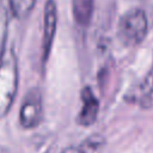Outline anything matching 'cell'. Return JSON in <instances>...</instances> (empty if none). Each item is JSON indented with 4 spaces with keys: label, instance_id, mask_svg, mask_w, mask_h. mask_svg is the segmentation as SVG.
<instances>
[{
    "label": "cell",
    "instance_id": "cell-1",
    "mask_svg": "<svg viewBox=\"0 0 153 153\" xmlns=\"http://www.w3.org/2000/svg\"><path fill=\"white\" fill-rule=\"evenodd\" d=\"M18 88V63L13 49H8L0 59V118L7 115Z\"/></svg>",
    "mask_w": 153,
    "mask_h": 153
},
{
    "label": "cell",
    "instance_id": "cell-2",
    "mask_svg": "<svg viewBox=\"0 0 153 153\" xmlns=\"http://www.w3.org/2000/svg\"><path fill=\"white\" fill-rule=\"evenodd\" d=\"M147 31L148 20L146 13L141 8H131L121 17L117 36L123 45L135 47L146 38Z\"/></svg>",
    "mask_w": 153,
    "mask_h": 153
},
{
    "label": "cell",
    "instance_id": "cell-3",
    "mask_svg": "<svg viewBox=\"0 0 153 153\" xmlns=\"http://www.w3.org/2000/svg\"><path fill=\"white\" fill-rule=\"evenodd\" d=\"M43 118V103L41 91L35 87L31 88L23 99L20 111H19V122L23 128L32 129L37 127Z\"/></svg>",
    "mask_w": 153,
    "mask_h": 153
},
{
    "label": "cell",
    "instance_id": "cell-4",
    "mask_svg": "<svg viewBox=\"0 0 153 153\" xmlns=\"http://www.w3.org/2000/svg\"><path fill=\"white\" fill-rule=\"evenodd\" d=\"M56 24H57V11H56V4L54 0H47L44 5V24H43V54L42 59L43 62H45L49 57L51 44L54 41L55 31H56Z\"/></svg>",
    "mask_w": 153,
    "mask_h": 153
},
{
    "label": "cell",
    "instance_id": "cell-5",
    "mask_svg": "<svg viewBox=\"0 0 153 153\" xmlns=\"http://www.w3.org/2000/svg\"><path fill=\"white\" fill-rule=\"evenodd\" d=\"M81 102L82 106L78 116V123L84 127H90L97 120L99 111V102L94 96L91 87L85 86L81 91Z\"/></svg>",
    "mask_w": 153,
    "mask_h": 153
},
{
    "label": "cell",
    "instance_id": "cell-6",
    "mask_svg": "<svg viewBox=\"0 0 153 153\" xmlns=\"http://www.w3.org/2000/svg\"><path fill=\"white\" fill-rule=\"evenodd\" d=\"M104 147V139L100 135H93L84 140L78 146L65 148L61 153H100Z\"/></svg>",
    "mask_w": 153,
    "mask_h": 153
},
{
    "label": "cell",
    "instance_id": "cell-7",
    "mask_svg": "<svg viewBox=\"0 0 153 153\" xmlns=\"http://www.w3.org/2000/svg\"><path fill=\"white\" fill-rule=\"evenodd\" d=\"M139 103L143 109L153 108V63L140 85Z\"/></svg>",
    "mask_w": 153,
    "mask_h": 153
},
{
    "label": "cell",
    "instance_id": "cell-8",
    "mask_svg": "<svg viewBox=\"0 0 153 153\" xmlns=\"http://www.w3.org/2000/svg\"><path fill=\"white\" fill-rule=\"evenodd\" d=\"M93 12V0H73V16L75 22L86 26L92 17Z\"/></svg>",
    "mask_w": 153,
    "mask_h": 153
},
{
    "label": "cell",
    "instance_id": "cell-9",
    "mask_svg": "<svg viewBox=\"0 0 153 153\" xmlns=\"http://www.w3.org/2000/svg\"><path fill=\"white\" fill-rule=\"evenodd\" d=\"M11 11L18 19L26 18L35 7L36 0H8Z\"/></svg>",
    "mask_w": 153,
    "mask_h": 153
},
{
    "label": "cell",
    "instance_id": "cell-10",
    "mask_svg": "<svg viewBox=\"0 0 153 153\" xmlns=\"http://www.w3.org/2000/svg\"><path fill=\"white\" fill-rule=\"evenodd\" d=\"M7 10L4 5V1L0 0V59L5 53V42L7 35Z\"/></svg>",
    "mask_w": 153,
    "mask_h": 153
}]
</instances>
